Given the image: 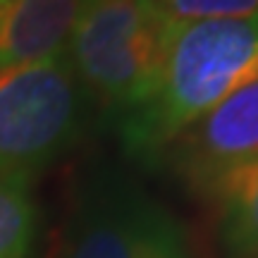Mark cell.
Masks as SVG:
<instances>
[{
  "instance_id": "6da1fadb",
  "label": "cell",
  "mask_w": 258,
  "mask_h": 258,
  "mask_svg": "<svg viewBox=\"0 0 258 258\" xmlns=\"http://www.w3.org/2000/svg\"><path fill=\"white\" fill-rule=\"evenodd\" d=\"M258 82V15L175 22L156 89L117 120L129 156L156 160L184 129Z\"/></svg>"
},
{
  "instance_id": "7a4b0ae2",
  "label": "cell",
  "mask_w": 258,
  "mask_h": 258,
  "mask_svg": "<svg viewBox=\"0 0 258 258\" xmlns=\"http://www.w3.org/2000/svg\"><path fill=\"white\" fill-rule=\"evenodd\" d=\"M172 29L156 0H82L64 53L86 96L120 120L156 89Z\"/></svg>"
},
{
  "instance_id": "3957f363",
  "label": "cell",
  "mask_w": 258,
  "mask_h": 258,
  "mask_svg": "<svg viewBox=\"0 0 258 258\" xmlns=\"http://www.w3.org/2000/svg\"><path fill=\"white\" fill-rule=\"evenodd\" d=\"M55 258H191L184 225L156 196L112 167L84 177Z\"/></svg>"
},
{
  "instance_id": "277c9868",
  "label": "cell",
  "mask_w": 258,
  "mask_h": 258,
  "mask_svg": "<svg viewBox=\"0 0 258 258\" xmlns=\"http://www.w3.org/2000/svg\"><path fill=\"white\" fill-rule=\"evenodd\" d=\"M86 91L67 53L0 70V175L34 177L79 139Z\"/></svg>"
},
{
  "instance_id": "5b68a950",
  "label": "cell",
  "mask_w": 258,
  "mask_h": 258,
  "mask_svg": "<svg viewBox=\"0 0 258 258\" xmlns=\"http://www.w3.org/2000/svg\"><path fill=\"white\" fill-rule=\"evenodd\" d=\"M189 189L258 156V82L239 89L167 146ZM165 151V153H167ZM163 153V156H165Z\"/></svg>"
},
{
  "instance_id": "8992f818",
  "label": "cell",
  "mask_w": 258,
  "mask_h": 258,
  "mask_svg": "<svg viewBox=\"0 0 258 258\" xmlns=\"http://www.w3.org/2000/svg\"><path fill=\"white\" fill-rule=\"evenodd\" d=\"M82 0H5L0 5V70L62 53Z\"/></svg>"
},
{
  "instance_id": "52a82bcc",
  "label": "cell",
  "mask_w": 258,
  "mask_h": 258,
  "mask_svg": "<svg viewBox=\"0 0 258 258\" xmlns=\"http://www.w3.org/2000/svg\"><path fill=\"white\" fill-rule=\"evenodd\" d=\"M208 203L222 249L258 258V156L191 186Z\"/></svg>"
},
{
  "instance_id": "ba28073f",
  "label": "cell",
  "mask_w": 258,
  "mask_h": 258,
  "mask_svg": "<svg viewBox=\"0 0 258 258\" xmlns=\"http://www.w3.org/2000/svg\"><path fill=\"white\" fill-rule=\"evenodd\" d=\"M31 179L0 175V258H31L38 234V211Z\"/></svg>"
},
{
  "instance_id": "9c48e42d",
  "label": "cell",
  "mask_w": 258,
  "mask_h": 258,
  "mask_svg": "<svg viewBox=\"0 0 258 258\" xmlns=\"http://www.w3.org/2000/svg\"><path fill=\"white\" fill-rule=\"evenodd\" d=\"M156 3L175 22L239 19L258 15V0H156Z\"/></svg>"
},
{
  "instance_id": "30bf717a",
  "label": "cell",
  "mask_w": 258,
  "mask_h": 258,
  "mask_svg": "<svg viewBox=\"0 0 258 258\" xmlns=\"http://www.w3.org/2000/svg\"><path fill=\"white\" fill-rule=\"evenodd\" d=\"M3 3H5V0H0V5H3Z\"/></svg>"
}]
</instances>
